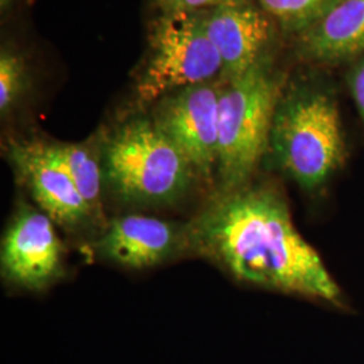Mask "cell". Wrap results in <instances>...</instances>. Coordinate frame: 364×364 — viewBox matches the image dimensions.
Returning <instances> with one entry per match:
<instances>
[{
    "label": "cell",
    "instance_id": "8",
    "mask_svg": "<svg viewBox=\"0 0 364 364\" xmlns=\"http://www.w3.org/2000/svg\"><path fill=\"white\" fill-rule=\"evenodd\" d=\"M9 156L36 204L55 224L75 230L95 221L57 142L15 141L9 147Z\"/></svg>",
    "mask_w": 364,
    "mask_h": 364
},
{
    "label": "cell",
    "instance_id": "7",
    "mask_svg": "<svg viewBox=\"0 0 364 364\" xmlns=\"http://www.w3.org/2000/svg\"><path fill=\"white\" fill-rule=\"evenodd\" d=\"M54 221L41 209L22 205L1 239L4 279L27 290H43L64 273V246Z\"/></svg>",
    "mask_w": 364,
    "mask_h": 364
},
{
    "label": "cell",
    "instance_id": "12",
    "mask_svg": "<svg viewBox=\"0 0 364 364\" xmlns=\"http://www.w3.org/2000/svg\"><path fill=\"white\" fill-rule=\"evenodd\" d=\"M66 168L84 201L91 210L95 223L103 219V180L102 168L95 150L87 144H57Z\"/></svg>",
    "mask_w": 364,
    "mask_h": 364
},
{
    "label": "cell",
    "instance_id": "17",
    "mask_svg": "<svg viewBox=\"0 0 364 364\" xmlns=\"http://www.w3.org/2000/svg\"><path fill=\"white\" fill-rule=\"evenodd\" d=\"M14 1H16V0H0V7H1V10L9 9V7L13 4Z\"/></svg>",
    "mask_w": 364,
    "mask_h": 364
},
{
    "label": "cell",
    "instance_id": "2",
    "mask_svg": "<svg viewBox=\"0 0 364 364\" xmlns=\"http://www.w3.org/2000/svg\"><path fill=\"white\" fill-rule=\"evenodd\" d=\"M324 68L287 81L274 112L267 153L301 189L321 191L346 165L348 150L338 93Z\"/></svg>",
    "mask_w": 364,
    "mask_h": 364
},
{
    "label": "cell",
    "instance_id": "13",
    "mask_svg": "<svg viewBox=\"0 0 364 364\" xmlns=\"http://www.w3.org/2000/svg\"><path fill=\"white\" fill-rule=\"evenodd\" d=\"M336 0H255L263 13L284 31L294 36L328 10Z\"/></svg>",
    "mask_w": 364,
    "mask_h": 364
},
{
    "label": "cell",
    "instance_id": "15",
    "mask_svg": "<svg viewBox=\"0 0 364 364\" xmlns=\"http://www.w3.org/2000/svg\"><path fill=\"white\" fill-rule=\"evenodd\" d=\"M346 84L364 124V54L346 65Z\"/></svg>",
    "mask_w": 364,
    "mask_h": 364
},
{
    "label": "cell",
    "instance_id": "14",
    "mask_svg": "<svg viewBox=\"0 0 364 364\" xmlns=\"http://www.w3.org/2000/svg\"><path fill=\"white\" fill-rule=\"evenodd\" d=\"M27 72L25 61L10 49L0 53V112L7 115L19 102L26 90Z\"/></svg>",
    "mask_w": 364,
    "mask_h": 364
},
{
    "label": "cell",
    "instance_id": "5",
    "mask_svg": "<svg viewBox=\"0 0 364 364\" xmlns=\"http://www.w3.org/2000/svg\"><path fill=\"white\" fill-rule=\"evenodd\" d=\"M223 75L220 54L207 31V14L164 13L153 26L150 55L136 85L141 103L210 82Z\"/></svg>",
    "mask_w": 364,
    "mask_h": 364
},
{
    "label": "cell",
    "instance_id": "1",
    "mask_svg": "<svg viewBox=\"0 0 364 364\" xmlns=\"http://www.w3.org/2000/svg\"><path fill=\"white\" fill-rule=\"evenodd\" d=\"M186 251L251 285L343 308L341 289L296 228L282 191L254 180L215 193L186 224Z\"/></svg>",
    "mask_w": 364,
    "mask_h": 364
},
{
    "label": "cell",
    "instance_id": "10",
    "mask_svg": "<svg viewBox=\"0 0 364 364\" xmlns=\"http://www.w3.org/2000/svg\"><path fill=\"white\" fill-rule=\"evenodd\" d=\"M275 26L258 4L248 0L225 3L207 14L209 38L220 54L227 80L245 75L270 54Z\"/></svg>",
    "mask_w": 364,
    "mask_h": 364
},
{
    "label": "cell",
    "instance_id": "9",
    "mask_svg": "<svg viewBox=\"0 0 364 364\" xmlns=\"http://www.w3.org/2000/svg\"><path fill=\"white\" fill-rule=\"evenodd\" d=\"M95 250L122 267H153L186 251V224L141 213L123 215L105 224Z\"/></svg>",
    "mask_w": 364,
    "mask_h": 364
},
{
    "label": "cell",
    "instance_id": "4",
    "mask_svg": "<svg viewBox=\"0 0 364 364\" xmlns=\"http://www.w3.org/2000/svg\"><path fill=\"white\" fill-rule=\"evenodd\" d=\"M105 178L112 192L135 205H170L183 198L195 173L151 119H134L107 144Z\"/></svg>",
    "mask_w": 364,
    "mask_h": 364
},
{
    "label": "cell",
    "instance_id": "3",
    "mask_svg": "<svg viewBox=\"0 0 364 364\" xmlns=\"http://www.w3.org/2000/svg\"><path fill=\"white\" fill-rule=\"evenodd\" d=\"M287 80L267 54L221 87L216 193L232 192L254 180L267 154L274 112Z\"/></svg>",
    "mask_w": 364,
    "mask_h": 364
},
{
    "label": "cell",
    "instance_id": "16",
    "mask_svg": "<svg viewBox=\"0 0 364 364\" xmlns=\"http://www.w3.org/2000/svg\"><path fill=\"white\" fill-rule=\"evenodd\" d=\"M164 13L176 11H200L204 9H213L225 3L240 0H156Z\"/></svg>",
    "mask_w": 364,
    "mask_h": 364
},
{
    "label": "cell",
    "instance_id": "6",
    "mask_svg": "<svg viewBox=\"0 0 364 364\" xmlns=\"http://www.w3.org/2000/svg\"><path fill=\"white\" fill-rule=\"evenodd\" d=\"M221 87L205 82L159 100L156 126L181 151L196 178L216 185L219 159V96Z\"/></svg>",
    "mask_w": 364,
    "mask_h": 364
},
{
    "label": "cell",
    "instance_id": "11",
    "mask_svg": "<svg viewBox=\"0 0 364 364\" xmlns=\"http://www.w3.org/2000/svg\"><path fill=\"white\" fill-rule=\"evenodd\" d=\"M299 58L309 65H347L364 54V0H336L293 36Z\"/></svg>",
    "mask_w": 364,
    "mask_h": 364
}]
</instances>
